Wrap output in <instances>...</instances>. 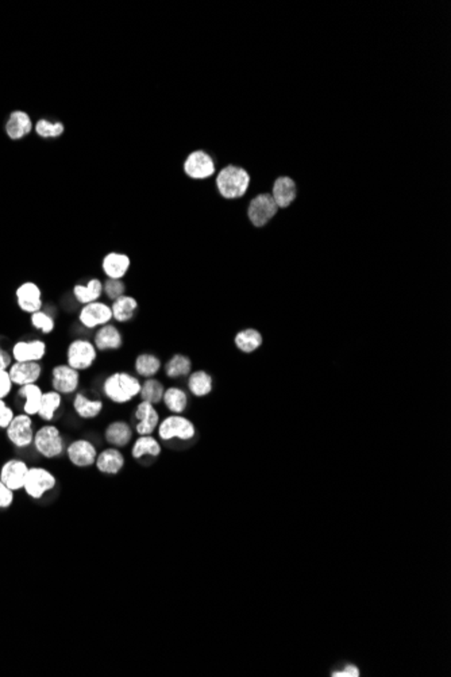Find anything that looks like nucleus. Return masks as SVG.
<instances>
[{"label": "nucleus", "instance_id": "1", "mask_svg": "<svg viewBox=\"0 0 451 677\" xmlns=\"http://www.w3.org/2000/svg\"><path fill=\"white\" fill-rule=\"evenodd\" d=\"M250 182L252 177L244 167L230 164L218 172L215 185L222 197L234 200L246 195L250 187Z\"/></svg>", "mask_w": 451, "mask_h": 677}, {"label": "nucleus", "instance_id": "2", "mask_svg": "<svg viewBox=\"0 0 451 677\" xmlns=\"http://www.w3.org/2000/svg\"><path fill=\"white\" fill-rule=\"evenodd\" d=\"M140 391L141 381L128 372H114L103 384L104 395L116 404L128 403L138 396Z\"/></svg>", "mask_w": 451, "mask_h": 677}, {"label": "nucleus", "instance_id": "3", "mask_svg": "<svg viewBox=\"0 0 451 677\" xmlns=\"http://www.w3.org/2000/svg\"><path fill=\"white\" fill-rule=\"evenodd\" d=\"M33 445L39 455L45 458H57L64 453V440L58 428L53 425L42 426L36 431Z\"/></svg>", "mask_w": 451, "mask_h": 677}, {"label": "nucleus", "instance_id": "4", "mask_svg": "<svg viewBox=\"0 0 451 677\" xmlns=\"http://www.w3.org/2000/svg\"><path fill=\"white\" fill-rule=\"evenodd\" d=\"M182 170L192 180H206L217 173V162L206 150L199 149L187 156L182 164Z\"/></svg>", "mask_w": 451, "mask_h": 677}, {"label": "nucleus", "instance_id": "5", "mask_svg": "<svg viewBox=\"0 0 451 677\" xmlns=\"http://www.w3.org/2000/svg\"><path fill=\"white\" fill-rule=\"evenodd\" d=\"M56 485L57 479L51 470L42 467H30L22 491L31 499H41L54 490Z\"/></svg>", "mask_w": 451, "mask_h": 677}, {"label": "nucleus", "instance_id": "6", "mask_svg": "<svg viewBox=\"0 0 451 677\" xmlns=\"http://www.w3.org/2000/svg\"><path fill=\"white\" fill-rule=\"evenodd\" d=\"M279 210L271 194H259L250 200L247 207V218L254 227H264L276 217Z\"/></svg>", "mask_w": 451, "mask_h": 677}, {"label": "nucleus", "instance_id": "7", "mask_svg": "<svg viewBox=\"0 0 451 677\" xmlns=\"http://www.w3.org/2000/svg\"><path fill=\"white\" fill-rule=\"evenodd\" d=\"M98 351L93 342L87 339H75L69 343L66 351V364L76 371H85L96 361Z\"/></svg>", "mask_w": 451, "mask_h": 677}, {"label": "nucleus", "instance_id": "8", "mask_svg": "<svg viewBox=\"0 0 451 677\" xmlns=\"http://www.w3.org/2000/svg\"><path fill=\"white\" fill-rule=\"evenodd\" d=\"M195 433L194 423L181 415H170L158 425V435L162 441H170L173 438L188 441L194 438Z\"/></svg>", "mask_w": 451, "mask_h": 677}, {"label": "nucleus", "instance_id": "9", "mask_svg": "<svg viewBox=\"0 0 451 677\" xmlns=\"http://www.w3.org/2000/svg\"><path fill=\"white\" fill-rule=\"evenodd\" d=\"M33 418L27 414H18L14 417L11 423L7 426L6 434L9 441L16 448H27L33 443L34 440V428H33Z\"/></svg>", "mask_w": 451, "mask_h": 677}, {"label": "nucleus", "instance_id": "10", "mask_svg": "<svg viewBox=\"0 0 451 677\" xmlns=\"http://www.w3.org/2000/svg\"><path fill=\"white\" fill-rule=\"evenodd\" d=\"M111 319H113L111 306L105 304L100 300L84 304L78 314L80 324L87 329H96V327L107 325L110 324Z\"/></svg>", "mask_w": 451, "mask_h": 677}, {"label": "nucleus", "instance_id": "11", "mask_svg": "<svg viewBox=\"0 0 451 677\" xmlns=\"http://www.w3.org/2000/svg\"><path fill=\"white\" fill-rule=\"evenodd\" d=\"M28 465L24 460L11 458L6 461L0 468V480L4 482L11 491H22L26 480Z\"/></svg>", "mask_w": 451, "mask_h": 677}, {"label": "nucleus", "instance_id": "12", "mask_svg": "<svg viewBox=\"0 0 451 677\" xmlns=\"http://www.w3.org/2000/svg\"><path fill=\"white\" fill-rule=\"evenodd\" d=\"M80 372L68 364L57 365L52 369L53 391L61 395H71L78 391Z\"/></svg>", "mask_w": 451, "mask_h": 677}, {"label": "nucleus", "instance_id": "13", "mask_svg": "<svg viewBox=\"0 0 451 677\" xmlns=\"http://www.w3.org/2000/svg\"><path fill=\"white\" fill-rule=\"evenodd\" d=\"M66 456L75 467L88 468L90 465H95L98 450L90 441L85 438H80L68 445Z\"/></svg>", "mask_w": 451, "mask_h": 677}, {"label": "nucleus", "instance_id": "14", "mask_svg": "<svg viewBox=\"0 0 451 677\" xmlns=\"http://www.w3.org/2000/svg\"><path fill=\"white\" fill-rule=\"evenodd\" d=\"M16 301L22 311L34 314L42 310V292L36 283L27 281L16 289Z\"/></svg>", "mask_w": 451, "mask_h": 677}, {"label": "nucleus", "instance_id": "15", "mask_svg": "<svg viewBox=\"0 0 451 677\" xmlns=\"http://www.w3.org/2000/svg\"><path fill=\"white\" fill-rule=\"evenodd\" d=\"M46 354V343L41 339L33 341H19L13 346L14 361L16 363H28V361H41Z\"/></svg>", "mask_w": 451, "mask_h": 677}, {"label": "nucleus", "instance_id": "16", "mask_svg": "<svg viewBox=\"0 0 451 677\" xmlns=\"http://www.w3.org/2000/svg\"><path fill=\"white\" fill-rule=\"evenodd\" d=\"M9 373L11 376L14 386L22 387L27 384H34L38 381L42 373V366L38 361H28V363H16L14 361L9 368Z\"/></svg>", "mask_w": 451, "mask_h": 677}, {"label": "nucleus", "instance_id": "17", "mask_svg": "<svg viewBox=\"0 0 451 677\" xmlns=\"http://www.w3.org/2000/svg\"><path fill=\"white\" fill-rule=\"evenodd\" d=\"M271 195L274 199L276 205L279 206V209H286L296 199V182L289 176H280L273 182Z\"/></svg>", "mask_w": 451, "mask_h": 677}, {"label": "nucleus", "instance_id": "18", "mask_svg": "<svg viewBox=\"0 0 451 677\" xmlns=\"http://www.w3.org/2000/svg\"><path fill=\"white\" fill-rule=\"evenodd\" d=\"M93 345L96 351H100V352L119 351L123 345V337L119 329H116V326L107 324L98 329L93 337Z\"/></svg>", "mask_w": 451, "mask_h": 677}, {"label": "nucleus", "instance_id": "19", "mask_svg": "<svg viewBox=\"0 0 451 677\" xmlns=\"http://www.w3.org/2000/svg\"><path fill=\"white\" fill-rule=\"evenodd\" d=\"M135 418L138 419L135 430L140 435H152L160 425V415L155 410V404L147 402L141 400V403L137 405Z\"/></svg>", "mask_w": 451, "mask_h": 677}, {"label": "nucleus", "instance_id": "20", "mask_svg": "<svg viewBox=\"0 0 451 677\" xmlns=\"http://www.w3.org/2000/svg\"><path fill=\"white\" fill-rule=\"evenodd\" d=\"M95 467L103 475H118L125 467V456L118 448H107L96 457Z\"/></svg>", "mask_w": 451, "mask_h": 677}, {"label": "nucleus", "instance_id": "21", "mask_svg": "<svg viewBox=\"0 0 451 677\" xmlns=\"http://www.w3.org/2000/svg\"><path fill=\"white\" fill-rule=\"evenodd\" d=\"M131 261L128 254L111 252L103 259L102 268L108 279H123L129 272Z\"/></svg>", "mask_w": 451, "mask_h": 677}, {"label": "nucleus", "instance_id": "22", "mask_svg": "<svg viewBox=\"0 0 451 677\" xmlns=\"http://www.w3.org/2000/svg\"><path fill=\"white\" fill-rule=\"evenodd\" d=\"M104 438L107 443H110L114 448H125L129 445L131 438H133V431L130 429V425L125 420H114L107 425L104 430Z\"/></svg>", "mask_w": 451, "mask_h": 677}, {"label": "nucleus", "instance_id": "23", "mask_svg": "<svg viewBox=\"0 0 451 677\" xmlns=\"http://www.w3.org/2000/svg\"><path fill=\"white\" fill-rule=\"evenodd\" d=\"M33 130L31 118L25 111H14L6 123V133L11 140H21Z\"/></svg>", "mask_w": 451, "mask_h": 677}, {"label": "nucleus", "instance_id": "24", "mask_svg": "<svg viewBox=\"0 0 451 677\" xmlns=\"http://www.w3.org/2000/svg\"><path fill=\"white\" fill-rule=\"evenodd\" d=\"M137 309H138V301L135 298L129 295L119 296L118 299L113 300V304H111L113 319H115L119 324H126L134 318Z\"/></svg>", "mask_w": 451, "mask_h": 677}, {"label": "nucleus", "instance_id": "25", "mask_svg": "<svg viewBox=\"0 0 451 677\" xmlns=\"http://www.w3.org/2000/svg\"><path fill=\"white\" fill-rule=\"evenodd\" d=\"M73 410L78 417L83 419H95L99 417L103 410V402L100 399L92 400L84 393H78L73 399Z\"/></svg>", "mask_w": 451, "mask_h": 677}, {"label": "nucleus", "instance_id": "26", "mask_svg": "<svg viewBox=\"0 0 451 677\" xmlns=\"http://www.w3.org/2000/svg\"><path fill=\"white\" fill-rule=\"evenodd\" d=\"M73 295L83 306L98 301L103 295V283L99 279H92L87 284H78L73 286Z\"/></svg>", "mask_w": 451, "mask_h": 677}, {"label": "nucleus", "instance_id": "27", "mask_svg": "<svg viewBox=\"0 0 451 677\" xmlns=\"http://www.w3.org/2000/svg\"><path fill=\"white\" fill-rule=\"evenodd\" d=\"M18 393L25 398L24 413L27 414V415H30V417L37 415V414H38L39 405H41V400H42V395H43L42 388H41L39 386H37V383H34V384H27V386L19 387Z\"/></svg>", "mask_w": 451, "mask_h": 677}, {"label": "nucleus", "instance_id": "28", "mask_svg": "<svg viewBox=\"0 0 451 677\" xmlns=\"http://www.w3.org/2000/svg\"><path fill=\"white\" fill-rule=\"evenodd\" d=\"M61 403H63V395L61 393L56 391L43 392L37 415L42 420L51 422L56 415V413L60 410Z\"/></svg>", "mask_w": 451, "mask_h": 677}, {"label": "nucleus", "instance_id": "29", "mask_svg": "<svg viewBox=\"0 0 451 677\" xmlns=\"http://www.w3.org/2000/svg\"><path fill=\"white\" fill-rule=\"evenodd\" d=\"M235 346L244 353H253L262 345V336L256 329H245L235 336Z\"/></svg>", "mask_w": 451, "mask_h": 677}, {"label": "nucleus", "instance_id": "30", "mask_svg": "<svg viewBox=\"0 0 451 677\" xmlns=\"http://www.w3.org/2000/svg\"><path fill=\"white\" fill-rule=\"evenodd\" d=\"M161 453V446L152 435H140V438L133 445L131 455L134 458L145 456L157 457Z\"/></svg>", "mask_w": 451, "mask_h": 677}, {"label": "nucleus", "instance_id": "31", "mask_svg": "<svg viewBox=\"0 0 451 677\" xmlns=\"http://www.w3.org/2000/svg\"><path fill=\"white\" fill-rule=\"evenodd\" d=\"M188 388L197 398H203L212 391V378L206 371H196L190 375Z\"/></svg>", "mask_w": 451, "mask_h": 677}, {"label": "nucleus", "instance_id": "32", "mask_svg": "<svg viewBox=\"0 0 451 677\" xmlns=\"http://www.w3.org/2000/svg\"><path fill=\"white\" fill-rule=\"evenodd\" d=\"M192 363L190 357L184 354H176L165 365V373L170 378H184L191 373Z\"/></svg>", "mask_w": 451, "mask_h": 677}, {"label": "nucleus", "instance_id": "33", "mask_svg": "<svg viewBox=\"0 0 451 677\" xmlns=\"http://www.w3.org/2000/svg\"><path fill=\"white\" fill-rule=\"evenodd\" d=\"M164 392H165V388L161 381L153 378H146V381H143L141 384L140 396H141L142 402L158 404L162 402Z\"/></svg>", "mask_w": 451, "mask_h": 677}, {"label": "nucleus", "instance_id": "34", "mask_svg": "<svg viewBox=\"0 0 451 677\" xmlns=\"http://www.w3.org/2000/svg\"><path fill=\"white\" fill-rule=\"evenodd\" d=\"M161 368V361L155 354L143 353L135 360V371L142 378H150L157 375Z\"/></svg>", "mask_w": 451, "mask_h": 677}, {"label": "nucleus", "instance_id": "35", "mask_svg": "<svg viewBox=\"0 0 451 677\" xmlns=\"http://www.w3.org/2000/svg\"><path fill=\"white\" fill-rule=\"evenodd\" d=\"M164 403L167 405L170 413L173 414H181L185 411L187 405H188V396L187 393L180 390V388H169V390H165L164 392V398H162Z\"/></svg>", "mask_w": 451, "mask_h": 677}, {"label": "nucleus", "instance_id": "36", "mask_svg": "<svg viewBox=\"0 0 451 677\" xmlns=\"http://www.w3.org/2000/svg\"><path fill=\"white\" fill-rule=\"evenodd\" d=\"M64 130V125L61 122H53L49 119H39L36 125V133L41 138H57Z\"/></svg>", "mask_w": 451, "mask_h": 677}, {"label": "nucleus", "instance_id": "37", "mask_svg": "<svg viewBox=\"0 0 451 677\" xmlns=\"http://www.w3.org/2000/svg\"><path fill=\"white\" fill-rule=\"evenodd\" d=\"M30 322H31V325L34 326L37 330H39L43 334H51L54 330V321H53L52 316L49 314L42 311V310L31 314Z\"/></svg>", "mask_w": 451, "mask_h": 677}, {"label": "nucleus", "instance_id": "38", "mask_svg": "<svg viewBox=\"0 0 451 677\" xmlns=\"http://www.w3.org/2000/svg\"><path fill=\"white\" fill-rule=\"evenodd\" d=\"M126 291V284L122 279H108L103 284V294L108 299L115 300L123 296Z\"/></svg>", "mask_w": 451, "mask_h": 677}, {"label": "nucleus", "instance_id": "39", "mask_svg": "<svg viewBox=\"0 0 451 677\" xmlns=\"http://www.w3.org/2000/svg\"><path fill=\"white\" fill-rule=\"evenodd\" d=\"M13 386L9 369H0V399H6L11 393Z\"/></svg>", "mask_w": 451, "mask_h": 677}, {"label": "nucleus", "instance_id": "40", "mask_svg": "<svg viewBox=\"0 0 451 677\" xmlns=\"http://www.w3.org/2000/svg\"><path fill=\"white\" fill-rule=\"evenodd\" d=\"M14 497H15V492L0 480V510L11 507Z\"/></svg>", "mask_w": 451, "mask_h": 677}, {"label": "nucleus", "instance_id": "41", "mask_svg": "<svg viewBox=\"0 0 451 677\" xmlns=\"http://www.w3.org/2000/svg\"><path fill=\"white\" fill-rule=\"evenodd\" d=\"M15 414L13 408L9 407L4 402V399H0V429H7V426L11 423Z\"/></svg>", "mask_w": 451, "mask_h": 677}, {"label": "nucleus", "instance_id": "42", "mask_svg": "<svg viewBox=\"0 0 451 677\" xmlns=\"http://www.w3.org/2000/svg\"><path fill=\"white\" fill-rule=\"evenodd\" d=\"M334 677H358L360 676V669L354 665H348L343 671H338L333 673Z\"/></svg>", "mask_w": 451, "mask_h": 677}, {"label": "nucleus", "instance_id": "43", "mask_svg": "<svg viewBox=\"0 0 451 677\" xmlns=\"http://www.w3.org/2000/svg\"><path fill=\"white\" fill-rule=\"evenodd\" d=\"M13 364V356L6 352L0 342V369H9Z\"/></svg>", "mask_w": 451, "mask_h": 677}]
</instances>
